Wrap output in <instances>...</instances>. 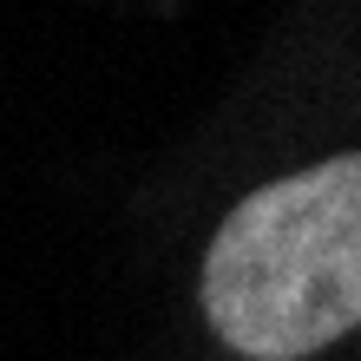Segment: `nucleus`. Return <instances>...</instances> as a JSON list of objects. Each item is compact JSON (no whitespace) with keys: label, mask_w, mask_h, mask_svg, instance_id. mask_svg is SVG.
<instances>
[{"label":"nucleus","mask_w":361,"mask_h":361,"mask_svg":"<svg viewBox=\"0 0 361 361\" xmlns=\"http://www.w3.org/2000/svg\"><path fill=\"white\" fill-rule=\"evenodd\" d=\"M204 309L257 361H295L361 329V152L230 210L204 263Z\"/></svg>","instance_id":"1"}]
</instances>
